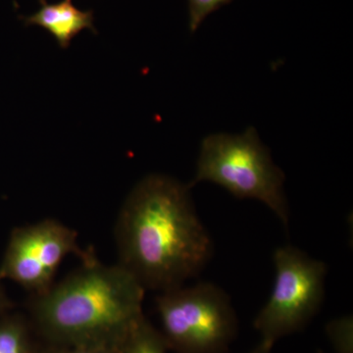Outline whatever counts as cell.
I'll return each instance as SVG.
<instances>
[{
	"label": "cell",
	"instance_id": "1",
	"mask_svg": "<svg viewBox=\"0 0 353 353\" xmlns=\"http://www.w3.org/2000/svg\"><path fill=\"white\" fill-rule=\"evenodd\" d=\"M188 185L162 174L139 181L116 220L118 261L145 290L183 287L212 259L213 241Z\"/></svg>",
	"mask_w": 353,
	"mask_h": 353
},
{
	"label": "cell",
	"instance_id": "2",
	"mask_svg": "<svg viewBox=\"0 0 353 353\" xmlns=\"http://www.w3.org/2000/svg\"><path fill=\"white\" fill-rule=\"evenodd\" d=\"M145 292L119 264L101 263L92 253L50 290L31 296L30 321L52 345L118 347L145 316Z\"/></svg>",
	"mask_w": 353,
	"mask_h": 353
},
{
	"label": "cell",
	"instance_id": "3",
	"mask_svg": "<svg viewBox=\"0 0 353 353\" xmlns=\"http://www.w3.org/2000/svg\"><path fill=\"white\" fill-rule=\"evenodd\" d=\"M284 172L274 163L254 128L243 134H212L201 141L194 180L221 185L240 199L263 202L289 227L290 208L284 192Z\"/></svg>",
	"mask_w": 353,
	"mask_h": 353
},
{
	"label": "cell",
	"instance_id": "4",
	"mask_svg": "<svg viewBox=\"0 0 353 353\" xmlns=\"http://www.w3.org/2000/svg\"><path fill=\"white\" fill-rule=\"evenodd\" d=\"M155 303L162 336L176 353H227L238 333L231 299L213 283L160 292Z\"/></svg>",
	"mask_w": 353,
	"mask_h": 353
},
{
	"label": "cell",
	"instance_id": "5",
	"mask_svg": "<svg viewBox=\"0 0 353 353\" xmlns=\"http://www.w3.org/2000/svg\"><path fill=\"white\" fill-rule=\"evenodd\" d=\"M275 284L253 321L261 341L274 345L301 331L321 308L328 267L296 246H281L273 254Z\"/></svg>",
	"mask_w": 353,
	"mask_h": 353
},
{
	"label": "cell",
	"instance_id": "6",
	"mask_svg": "<svg viewBox=\"0 0 353 353\" xmlns=\"http://www.w3.org/2000/svg\"><path fill=\"white\" fill-rule=\"evenodd\" d=\"M92 252L81 250L78 234L55 219H43L14 229L0 263V282L12 281L39 296L55 283L57 271L69 255L87 259Z\"/></svg>",
	"mask_w": 353,
	"mask_h": 353
},
{
	"label": "cell",
	"instance_id": "7",
	"mask_svg": "<svg viewBox=\"0 0 353 353\" xmlns=\"http://www.w3.org/2000/svg\"><path fill=\"white\" fill-rule=\"evenodd\" d=\"M41 8L24 18L26 25L39 26L50 32L61 48H68L72 39L83 30L95 32L94 13L77 8L72 0L48 3L39 0Z\"/></svg>",
	"mask_w": 353,
	"mask_h": 353
},
{
	"label": "cell",
	"instance_id": "8",
	"mask_svg": "<svg viewBox=\"0 0 353 353\" xmlns=\"http://www.w3.org/2000/svg\"><path fill=\"white\" fill-rule=\"evenodd\" d=\"M31 321L21 315L0 320V353H39L34 347Z\"/></svg>",
	"mask_w": 353,
	"mask_h": 353
},
{
	"label": "cell",
	"instance_id": "9",
	"mask_svg": "<svg viewBox=\"0 0 353 353\" xmlns=\"http://www.w3.org/2000/svg\"><path fill=\"white\" fill-rule=\"evenodd\" d=\"M118 353H166L167 347L161 332L141 317L130 330L117 347Z\"/></svg>",
	"mask_w": 353,
	"mask_h": 353
},
{
	"label": "cell",
	"instance_id": "10",
	"mask_svg": "<svg viewBox=\"0 0 353 353\" xmlns=\"http://www.w3.org/2000/svg\"><path fill=\"white\" fill-rule=\"evenodd\" d=\"M330 339L339 353H352V316L334 320L327 327Z\"/></svg>",
	"mask_w": 353,
	"mask_h": 353
},
{
	"label": "cell",
	"instance_id": "11",
	"mask_svg": "<svg viewBox=\"0 0 353 353\" xmlns=\"http://www.w3.org/2000/svg\"><path fill=\"white\" fill-rule=\"evenodd\" d=\"M189 1V25L190 32H194L199 29L205 18L229 3L232 0H188Z\"/></svg>",
	"mask_w": 353,
	"mask_h": 353
},
{
	"label": "cell",
	"instance_id": "12",
	"mask_svg": "<svg viewBox=\"0 0 353 353\" xmlns=\"http://www.w3.org/2000/svg\"><path fill=\"white\" fill-rule=\"evenodd\" d=\"M39 353H118L115 345L92 343V345H52L48 352Z\"/></svg>",
	"mask_w": 353,
	"mask_h": 353
},
{
	"label": "cell",
	"instance_id": "13",
	"mask_svg": "<svg viewBox=\"0 0 353 353\" xmlns=\"http://www.w3.org/2000/svg\"><path fill=\"white\" fill-rule=\"evenodd\" d=\"M273 345L266 343L264 341H260L259 345H256L250 353H271Z\"/></svg>",
	"mask_w": 353,
	"mask_h": 353
},
{
	"label": "cell",
	"instance_id": "14",
	"mask_svg": "<svg viewBox=\"0 0 353 353\" xmlns=\"http://www.w3.org/2000/svg\"><path fill=\"white\" fill-rule=\"evenodd\" d=\"M8 299L2 290L1 285H0V313L3 312L7 307H8Z\"/></svg>",
	"mask_w": 353,
	"mask_h": 353
}]
</instances>
